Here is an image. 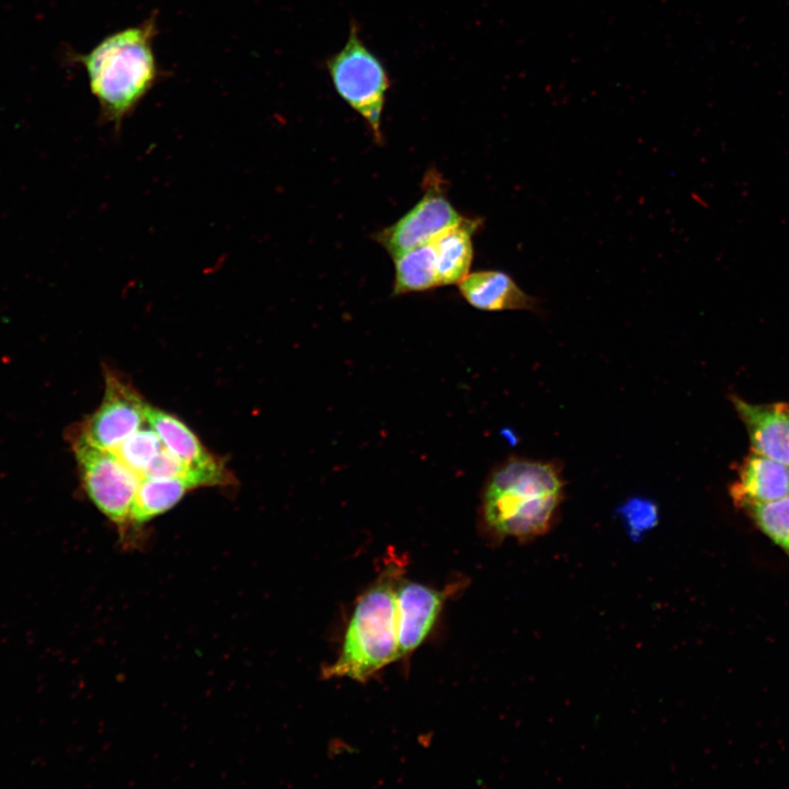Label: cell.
I'll return each mask as SVG.
<instances>
[{
  "label": "cell",
  "instance_id": "obj_7",
  "mask_svg": "<svg viewBox=\"0 0 789 789\" xmlns=\"http://www.w3.org/2000/svg\"><path fill=\"white\" fill-rule=\"evenodd\" d=\"M105 388L100 407L81 426L79 437L90 445L113 451L147 423V403L115 370L105 366Z\"/></svg>",
  "mask_w": 789,
  "mask_h": 789
},
{
  "label": "cell",
  "instance_id": "obj_8",
  "mask_svg": "<svg viewBox=\"0 0 789 789\" xmlns=\"http://www.w3.org/2000/svg\"><path fill=\"white\" fill-rule=\"evenodd\" d=\"M457 585L437 590L403 576L396 587L398 659L415 651L433 629L446 599Z\"/></svg>",
  "mask_w": 789,
  "mask_h": 789
},
{
  "label": "cell",
  "instance_id": "obj_1",
  "mask_svg": "<svg viewBox=\"0 0 789 789\" xmlns=\"http://www.w3.org/2000/svg\"><path fill=\"white\" fill-rule=\"evenodd\" d=\"M559 464L510 457L488 477L481 495L479 519L493 544L514 538L528 544L556 525L564 500Z\"/></svg>",
  "mask_w": 789,
  "mask_h": 789
},
{
  "label": "cell",
  "instance_id": "obj_14",
  "mask_svg": "<svg viewBox=\"0 0 789 789\" xmlns=\"http://www.w3.org/2000/svg\"><path fill=\"white\" fill-rule=\"evenodd\" d=\"M199 485L185 478H141L135 493L130 522L141 524L172 508Z\"/></svg>",
  "mask_w": 789,
  "mask_h": 789
},
{
  "label": "cell",
  "instance_id": "obj_4",
  "mask_svg": "<svg viewBox=\"0 0 789 789\" xmlns=\"http://www.w3.org/2000/svg\"><path fill=\"white\" fill-rule=\"evenodd\" d=\"M325 67L339 96L363 117L375 140L382 141L381 116L389 76L381 60L364 44L354 21L344 47L327 59Z\"/></svg>",
  "mask_w": 789,
  "mask_h": 789
},
{
  "label": "cell",
  "instance_id": "obj_13",
  "mask_svg": "<svg viewBox=\"0 0 789 789\" xmlns=\"http://www.w3.org/2000/svg\"><path fill=\"white\" fill-rule=\"evenodd\" d=\"M480 218L464 220L444 231L431 243L439 286L459 284L470 271L473 260V235L481 227Z\"/></svg>",
  "mask_w": 789,
  "mask_h": 789
},
{
  "label": "cell",
  "instance_id": "obj_3",
  "mask_svg": "<svg viewBox=\"0 0 789 789\" xmlns=\"http://www.w3.org/2000/svg\"><path fill=\"white\" fill-rule=\"evenodd\" d=\"M403 573V560L397 554L385 561L376 580L358 597L340 654L324 668L325 677L365 682L398 660L396 587Z\"/></svg>",
  "mask_w": 789,
  "mask_h": 789
},
{
  "label": "cell",
  "instance_id": "obj_17",
  "mask_svg": "<svg viewBox=\"0 0 789 789\" xmlns=\"http://www.w3.org/2000/svg\"><path fill=\"white\" fill-rule=\"evenodd\" d=\"M163 446L158 433L149 425L146 428L141 426L128 436L113 453L123 465L141 479L145 470Z\"/></svg>",
  "mask_w": 789,
  "mask_h": 789
},
{
  "label": "cell",
  "instance_id": "obj_5",
  "mask_svg": "<svg viewBox=\"0 0 789 789\" xmlns=\"http://www.w3.org/2000/svg\"><path fill=\"white\" fill-rule=\"evenodd\" d=\"M73 450L85 491L95 506L124 534L140 478L113 451L94 447L77 435Z\"/></svg>",
  "mask_w": 789,
  "mask_h": 789
},
{
  "label": "cell",
  "instance_id": "obj_11",
  "mask_svg": "<svg viewBox=\"0 0 789 789\" xmlns=\"http://www.w3.org/2000/svg\"><path fill=\"white\" fill-rule=\"evenodd\" d=\"M731 495L739 507L789 495V466L752 451L742 462Z\"/></svg>",
  "mask_w": 789,
  "mask_h": 789
},
{
  "label": "cell",
  "instance_id": "obj_10",
  "mask_svg": "<svg viewBox=\"0 0 789 789\" xmlns=\"http://www.w3.org/2000/svg\"><path fill=\"white\" fill-rule=\"evenodd\" d=\"M464 299L483 311L537 310L538 300L525 293L502 271L487 270L469 273L458 284Z\"/></svg>",
  "mask_w": 789,
  "mask_h": 789
},
{
  "label": "cell",
  "instance_id": "obj_6",
  "mask_svg": "<svg viewBox=\"0 0 789 789\" xmlns=\"http://www.w3.org/2000/svg\"><path fill=\"white\" fill-rule=\"evenodd\" d=\"M422 184V198L395 224L374 235L392 258L432 242L465 218L451 205L446 182L434 169L428 170Z\"/></svg>",
  "mask_w": 789,
  "mask_h": 789
},
{
  "label": "cell",
  "instance_id": "obj_16",
  "mask_svg": "<svg viewBox=\"0 0 789 789\" xmlns=\"http://www.w3.org/2000/svg\"><path fill=\"white\" fill-rule=\"evenodd\" d=\"M741 508L789 556V495L767 503L744 504Z\"/></svg>",
  "mask_w": 789,
  "mask_h": 789
},
{
  "label": "cell",
  "instance_id": "obj_12",
  "mask_svg": "<svg viewBox=\"0 0 789 789\" xmlns=\"http://www.w3.org/2000/svg\"><path fill=\"white\" fill-rule=\"evenodd\" d=\"M146 420L158 433L164 447L190 467L232 478L221 459L213 455L180 419L149 404Z\"/></svg>",
  "mask_w": 789,
  "mask_h": 789
},
{
  "label": "cell",
  "instance_id": "obj_9",
  "mask_svg": "<svg viewBox=\"0 0 789 789\" xmlns=\"http://www.w3.org/2000/svg\"><path fill=\"white\" fill-rule=\"evenodd\" d=\"M747 431L752 450L789 466V404L750 403L733 398Z\"/></svg>",
  "mask_w": 789,
  "mask_h": 789
},
{
  "label": "cell",
  "instance_id": "obj_2",
  "mask_svg": "<svg viewBox=\"0 0 789 789\" xmlns=\"http://www.w3.org/2000/svg\"><path fill=\"white\" fill-rule=\"evenodd\" d=\"M155 19L112 33L77 59L100 106V121L118 133L123 121L153 87L158 67Z\"/></svg>",
  "mask_w": 789,
  "mask_h": 789
},
{
  "label": "cell",
  "instance_id": "obj_18",
  "mask_svg": "<svg viewBox=\"0 0 789 789\" xmlns=\"http://www.w3.org/2000/svg\"><path fill=\"white\" fill-rule=\"evenodd\" d=\"M620 517L633 539L641 537L656 526L659 510L654 502L643 498H632L618 510Z\"/></svg>",
  "mask_w": 789,
  "mask_h": 789
},
{
  "label": "cell",
  "instance_id": "obj_15",
  "mask_svg": "<svg viewBox=\"0 0 789 789\" xmlns=\"http://www.w3.org/2000/svg\"><path fill=\"white\" fill-rule=\"evenodd\" d=\"M393 296L433 289L438 279L432 243L420 245L393 256Z\"/></svg>",
  "mask_w": 789,
  "mask_h": 789
}]
</instances>
